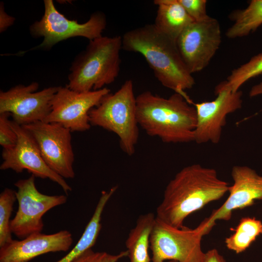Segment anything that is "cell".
<instances>
[{"mask_svg": "<svg viewBox=\"0 0 262 262\" xmlns=\"http://www.w3.org/2000/svg\"><path fill=\"white\" fill-rule=\"evenodd\" d=\"M229 186L215 169L199 164L186 166L167 184L156 217L176 228L183 226L191 214L229 192Z\"/></svg>", "mask_w": 262, "mask_h": 262, "instance_id": "1", "label": "cell"}, {"mask_svg": "<svg viewBox=\"0 0 262 262\" xmlns=\"http://www.w3.org/2000/svg\"><path fill=\"white\" fill-rule=\"evenodd\" d=\"M122 37V49L140 53L164 87L190 99L185 90L191 89L195 79L184 63L176 42L153 24L130 30Z\"/></svg>", "mask_w": 262, "mask_h": 262, "instance_id": "2", "label": "cell"}, {"mask_svg": "<svg viewBox=\"0 0 262 262\" xmlns=\"http://www.w3.org/2000/svg\"><path fill=\"white\" fill-rule=\"evenodd\" d=\"M138 125L166 143L194 141L196 111L192 101L175 93L168 98L145 91L136 97Z\"/></svg>", "mask_w": 262, "mask_h": 262, "instance_id": "3", "label": "cell"}, {"mask_svg": "<svg viewBox=\"0 0 262 262\" xmlns=\"http://www.w3.org/2000/svg\"><path fill=\"white\" fill-rule=\"evenodd\" d=\"M122 37L103 36L90 40L70 68L69 89L80 92L98 90L113 82L120 67Z\"/></svg>", "mask_w": 262, "mask_h": 262, "instance_id": "4", "label": "cell"}, {"mask_svg": "<svg viewBox=\"0 0 262 262\" xmlns=\"http://www.w3.org/2000/svg\"><path fill=\"white\" fill-rule=\"evenodd\" d=\"M89 119L91 126L115 133L122 150L132 155L139 138L132 81L126 80L115 93L105 96L99 104L89 111Z\"/></svg>", "mask_w": 262, "mask_h": 262, "instance_id": "5", "label": "cell"}, {"mask_svg": "<svg viewBox=\"0 0 262 262\" xmlns=\"http://www.w3.org/2000/svg\"><path fill=\"white\" fill-rule=\"evenodd\" d=\"M44 3L45 11L41 19L30 27L33 37H43L42 42L33 49H49L60 41L74 37H83L90 41L102 36L107 23L103 13L95 12L86 22L79 23L60 13L52 0H45Z\"/></svg>", "mask_w": 262, "mask_h": 262, "instance_id": "6", "label": "cell"}, {"mask_svg": "<svg viewBox=\"0 0 262 262\" xmlns=\"http://www.w3.org/2000/svg\"><path fill=\"white\" fill-rule=\"evenodd\" d=\"M203 236L196 227L176 228L156 218L150 237L152 262H202Z\"/></svg>", "mask_w": 262, "mask_h": 262, "instance_id": "7", "label": "cell"}, {"mask_svg": "<svg viewBox=\"0 0 262 262\" xmlns=\"http://www.w3.org/2000/svg\"><path fill=\"white\" fill-rule=\"evenodd\" d=\"M34 175L17 181L15 185L18 209L10 228L12 233L19 239L41 232L44 223L42 217L52 208L65 204L67 196L65 195L49 196L40 193L35 184Z\"/></svg>", "mask_w": 262, "mask_h": 262, "instance_id": "8", "label": "cell"}, {"mask_svg": "<svg viewBox=\"0 0 262 262\" xmlns=\"http://www.w3.org/2000/svg\"><path fill=\"white\" fill-rule=\"evenodd\" d=\"M23 126L35 140L47 165L64 179L75 177L70 130L60 124L38 121Z\"/></svg>", "mask_w": 262, "mask_h": 262, "instance_id": "9", "label": "cell"}, {"mask_svg": "<svg viewBox=\"0 0 262 262\" xmlns=\"http://www.w3.org/2000/svg\"><path fill=\"white\" fill-rule=\"evenodd\" d=\"M110 90L102 89L80 92L66 86H59L51 102L50 111L44 122L56 123L72 131H85L91 125L89 112L98 106Z\"/></svg>", "mask_w": 262, "mask_h": 262, "instance_id": "10", "label": "cell"}, {"mask_svg": "<svg viewBox=\"0 0 262 262\" xmlns=\"http://www.w3.org/2000/svg\"><path fill=\"white\" fill-rule=\"evenodd\" d=\"M221 43L220 24L210 16L201 21H193L176 41L180 56L192 74L209 65Z\"/></svg>", "mask_w": 262, "mask_h": 262, "instance_id": "11", "label": "cell"}, {"mask_svg": "<svg viewBox=\"0 0 262 262\" xmlns=\"http://www.w3.org/2000/svg\"><path fill=\"white\" fill-rule=\"evenodd\" d=\"M39 84L33 82L17 85L0 92V113L10 114L12 120L20 126L44 121L50 111L51 100L59 86L37 91Z\"/></svg>", "mask_w": 262, "mask_h": 262, "instance_id": "12", "label": "cell"}, {"mask_svg": "<svg viewBox=\"0 0 262 262\" xmlns=\"http://www.w3.org/2000/svg\"><path fill=\"white\" fill-rule=\"evenodd\" d=\"M215 94L212 101L193 103L197 116L194 142L197 144L218 143L227 116L242 107L241 91L233 92L222 82L216 86Z\"/></svg>", "mask_w": 262, "mask_h": 262, "instance_id": "13", "label": "cell"}, {"mask_svg": "<svg viewBox=\"0 0 262 262\" xmlns=\"http://www.w3.org/2000/svg\"><path fill=\"white\" fill-rule=\"evenodd\" d=\"M10 125L16 133L17 141L13 147L2 149L3 161L0 169H11L17 173L26 170L35 177L49 179L57 183L67 195L72 191V188L63 178L47 165L31 134L23 126L12 120H10Z\"/></svg>", "mask_w": 262, "mask_h": 262, "instance_id": "14", "label": "cell"}, {"mask_svg": "<svg viewBox=\"0 0 262 262\" xmlns=\"http://www.w3.org/2000/svg\"><path fill=\"white\" fill-rule=\"evenodd\" d=\"M231 175L233 184L229 186L228 197L196 227L203 236L210 232L216 220L228 221L234 211L252 206L255 200H262V176L246 165L233 166Z\"/></svg>", "mask_w": 262, "mask_h": 262, "instance_id": "15", "label": "cell"}, {"mask_svg": "<svg viewBox=\"0 0 262 262\" xmlns=\"http://www.w3.org/2000/svg\"><path fill=\"white\" fill-rule=\"evenodd\" d=\"M72 243V234L66 230L51 234L33 233L0 247V262H28L44 254L66 251Z\"/></svg>", "mask_w": 262, "mask_h": 262, "instance_id": "16", "label": "cell"}, {"mask_svg": "<svg viewBox=\"0 0 262 262\" xmlns=\"http://www.w3.org/2000/svg\"><path fill=\"white\" fill-rule=\"evenodd\" d=\"M153 3L157 6L154 25L159 31L176 42L193 20L178 0H155Z\"/></svg>", "mask_w": 262, "mask_h": 262, "instance_id": "17", "label": "cell"}, {"mask_svg": "<svg viewBox=\"0 0 262 262\" xmlns=\"http://www.w3.org/2000/svg\"><path fill=\"white\" fill-rule=\"evenodd\" d=\"M156 218V215L152 213L141 215L137 220L135 227L131 230L125 243L130 262L151 261L148 248Z\"/></svg>", "mask_w": 262, "mask_h": 262, "instance_id": "18", "label": "cell"}, {"mask_svg": "<svg viewBox=\"0 0 262 262\" xmlns=\"http://www.w3.org/2000/svg\"><path fill=\"white\" fill-rule=\"evenodd\" d=\"M233 24L226 32L228 38L234 39L248 35L262 25V0H252L245 9L230 14Z\"/></svg>", "mask_w": 262, "mask_h": 262, "instance_id": "19", "label": "cell"}, {"mask_svg": "<svg viewBox=\"0 0 262 262\" xmlns=\"http://www.w3.org/2000/svg\"><path fill=\"white\" fill-rule=\"evenodd\" d=\"M105 195L100 196L94 213L80 239L72 250L56 262H72L75 259L95 245L101 228V219L104 208L109 200Z\"/></svg>", "mask_w": 262, "mask_h": 262, "instance_id": "20", "label": "cell"}, {"mask_svg": "<svg viewBox=\"0 0 262 262\" xmlns=\"http://www.w3.org/2000/svg\"><path fill=\"white\" fill-rule=\"evenodd\" d=\"M262 234V222L255 217H245L241 219L235 232L227 237V247L237 254L248 248L257 238Z\"/></svg>", "mask_w": 262, "mask_h": 262, "instance_id": "21", "label": "cell"}, {"mask_svg": "<svg viewBox=\"0 0 262 262\" xmlns=\"http://www.w3.org/2000/svg\"><path fill=\"white\" fill-rule=\"evenodd\" d=\"M262 74V53L253 57L246 63L234 69L223 81L224 84L233 92L240 88L247 81Z\"/></svg>", "mask_w": 262, "mask_h": 262, "instance_id": "22", "label": "cell"}, {"mask_svg": "<svg viewBox=\"0 0 262 262\" xmlns=\"http://www.w3.org/2000/svg\"><path fill=\"white\" fill-rule=\"evenodd\" d=\"M16 200V191L5 188L0 194V247L13 240L10 217Z\"/></svg>", "mask_w": 262, "mask_h": 262, "instance_id": "23", "label": "cell"}, {"mask_svg": "<svg viewBox=\"0 0 262 262\" xmlns=\"http://www.w3.org/2000/svg\"><path fill=\"white\" fill-rule=\"evenodd\" d=\"M128 256L127 250L117 254H111L106 252L94 251L92 248L85 251L72 262H118L123 258Z\"/></svg>", "mask_w": 262, "mask_h": 262, "instance_id": "24", "label": "cell"}, {"mask_svg": "<svg viewBox=\"0 0 262 262\" xmlns=\"http://www.w3.org/2000/svg\"><path fill=\"white\" fill-rule=\"evenodd\" d=\"M10 116L8 112L0 113V145L5 149L13 147L17 141L16 133L10 125Z\"/></svg>", "mask_w": 262, "mask_h": 262, "instance_id": "25", "label": "cell"}, {"mask_svg": "<svg viewBox=\"0 0 262 262\" xmlns=\"http://www.w3.org/2000/svg\"><path fill=\"white\" fill-rule=\"evenodd\" d=\"M194 21H201L208 18L206 0H178Z\"/></svg>", "mask_w": 262, "mask_h": 262, "instance_id": "26", "label": "cell"}, {"mask_svg": "<svg viewBox=\"0 0 262 262\" xmlns=\"http://www.w3.org/2000/svg\"><path fill=\"white\" fill-rule=\"evenodd\" d=\"M15 21V18L9 16L5 11L3 3H0V32L5 31L9 27L12 25Z\"/></svg>", "mask_w": 262, "mask_h": 262, "instance_id": "27", "label": "cell"}, {"mask_svg": "<svg viewBox=\"0 0 262 262\" xmlns=\"http://www.w3.org/2000/svg\"><path fill=\"white\" fill-rule=\"evenodd\" d=\"M202 262H226V261L216 249L213 248L205 253Z\"/></svg>", "mask_w": 262, "mask_h": 262, "instance_id": "28", "label": "cell"}, {"mask_svg": "<svg viewBox=\"0 0 262 262\" xmlns=\"http://www.w3.org/2000/svg\"><path fill=\"white\" fill-rule=\"evenodd\" d=\"M262 95V82L253 86L249 91V95L254 97Z\"/></svg>", "mask_w": 262, "mask_h": 262, "instance_id": "29", "label": "cell"}, {"mask_svg": "<svg viewBox=\"0 0 262 262\" xmlns=\"http://www.w3.org/2000/svg\"><path fill=\"white\" fill-rule=\"evenodd\" d=\"M168 262H178L176 261H173V260H172V261H169Z\"/></svg>", "mask_w": 262, "mask_h": 262, "instance_id": "30", "label": "cell"}]
</instances>
